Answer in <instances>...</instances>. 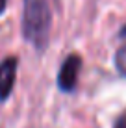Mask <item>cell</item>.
<instances>
[{
  "mask_svg": "<svg viewBox=\"0 0 126 128\" xmlns=\"http://www.w3.org/2000/svg\"><path fill=\"white\" fill-rule=\"evenodd\" d=\"M52 15L48 0H24L22 34L26 41L33 45L39 52L45 50L50 37Z\"/></svg>",
  "mask_w": 126,
  "mask_h": 128,
  "instance_id": "1",
  "label": "cell"
},
{
  "mask_svg": "<svg viewBox=\"0 0 126 128\" xmlns=\"http://www.w3.org/2000/svg\"><path fill=\"white\" fill-rule=\"evenodd\" d=\"M80 69H82V58L78 54L67 56V60L61 63L58 74V87L65 93H71L76 89L78 78H80Z\"/></svg>",
  "mask_w": 126,
  "mask_h": 128,
  "instance_id": "2",
  "label": "cell"
},
{
  "mask_svg": "<svg viewBox=\"0 0 126 128\" xmlns=\"http://www.w3.org/2000/svg\"><path fill=\"white\" fill-rule=\"evenodd\" d=\"M17 67H19V60L15 56L0 61V100H6L11 95L13 86H15V76H17Z\"/></svg>",
  "mask_w": 126,
  "mask_h": 128,
  "instance_id": "3",
  "label": "cell"
},
{
  "mask_svg": "<svg viewBox=\"0 0 126 128\" xmlns=\"http://www.w3.org/2000/svg\"><path fill=\"white\" fill-rule=\"evenodd\" d=\"M115 67L123 76H126V45L121 46L115 54Z\"/></svg>",
  "mask_w": 126,
  "mask_h": 128,
  "instance_id": "4",
  "label": "cell"
},
{
  "mask_svg": "<svg viewBox=\"0 0 126 128\" xmlns=\"http://www.w3.org/2000/svg\"><path fill=\"white\" fill-rule=\"evenodd\" d=\"M115 128H126V115H124V117H121L119 121L115 122Z\"/></svg>",
  "mask_w": 126,
  "mask_h": 128,
  "instance_id": "5",
  "label": "cell"
},
{
  "mask_svg": "<svg viewBox=\"0 0 126 128\" xmlns=\"http://www.w3.org/2000/svg\"><path fill=\"white\" fill-rule=\"evenodd\" d=\"M6 2L7 0H0V13H4V10H6Z\"/></svg>",
  "mask_w": 126,
  "mask_h": 128,
  "instance_id": "6",
  "label": "cell"
},
{
  "mask_svg": "<svg viewBox=\"0 0 126 128\" xmlns=\"http://www.w3.org/2000/svg\"><path fill=\"white\" fill-rule=\"evenodd\" d=\"M121 37H124V39H126V24L123 26V30H121Z\"/></svg>",
  "mask_w": 126,
  "mask_h": 128,
  "instance_id": "7",
  "label": "cell"
}]
</instances>
